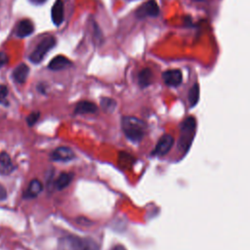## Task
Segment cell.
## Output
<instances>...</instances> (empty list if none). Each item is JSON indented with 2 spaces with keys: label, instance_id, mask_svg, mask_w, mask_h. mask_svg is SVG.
Masks as SVG:
<instances>
[{
  "label": "cell",
  "instance_id": "cell-1",
  "mask_svg": "<svg viewBox=\"0 0 250 250\" xmlns=\"http://www.w3.org/2000/svg\"><path fill=\"white\" fill-rule=\"evenodd\" d=\"M59 250H100V245L90 237L67 235L58 242Z\"/></svg>",
  "mask_w": 250,
  "mask_h": 250
},
{
  "label": "cell",
  "instance_id": "cell-2",
  "mask_svg": "<svg viewBox=\"0 0 250 250\" xmlns=\"http://www.w3.org/2000/svg\"><path fill=\"white\" fill-rule=\"evenodd\" d=\"M121 127L125 136L134 143L140 142L147 132L146 122L135 117H123Z\"/></svg>",
  "mask_w": 250,
  "mask_h": 250
},
{
  "label": "cell",
  "instance_id": "cell-3",
  "mask_svg": "<svg viewBox=\"0 0 250 250\" xmlns=\"http://www.w3.org/2000/svg\"><path fill=\"white\" fill-rule=\"evenodd\" d=\"M197 122L193 117L186 118L180 127V138L178 141V148L182 152H186L193 140L196 133Z\"/></svg>",
  "mask_w": 250,
  "mask_h": 250
},
{
  "label": "cell",
  "instance_id": "cell-4",
  "mask_svg": "<svg viewBox=\"0 0 250 250\" xmlns=\"http://www.w3.org/2000/svg\"><path fill=\"white\" fill-rule=\"evenodd\" d=\"M56 45V39L53 36H48L43 38L32 52L30 56L31 62L33 64H39L46 56V54L51 51Z\"/></svg>",
  "mask_w": 250,
  "mask_h": 250
},
{
  "label": "cell",
  "instance_id": "cell-5",
  "mask_svg": "<svg viewBox=\"0 0 250 250\" xmlns=\"http://www.w3.org/2000/svg\"><path fill=\"white\" fill-rule=\"evenodd\" d=\"M174 144V138L171 135H163L157 142L151 154L154 156H163L167 153Z\"/></svg>",
  "mask_w": 250,
  "mask_h": 250
},
{
  "label": "cell",
  "instance_id": "cell-6",
  "mask_svg": "<svg viewBox=\"0 0 250 250\" xmlns=\"http://www.w3.org/2000/svg\"><path fill=\"white\" fill-rule=\"evenodd\" d=\"M158 14L159 7L155 0H149L136 11V16L139 19H144L146 17H157Z\"/></svg>",
  "mask_w": 250,
  "mask_h": 250
},
{
  "label": "cell",
  "instance_id": "cell-7",
  "mask_svg": "<svg viewBox=\"0 0 250 250\" xmlns=\"http://www.w3.org/2000/svg\"><path fill=\"white\" fill-rule=\"evenodd\" d=\"M162 79L166 85L177 87L183 81V74L180 69H168L162 73Z\"/></svg>",
  "mask_w": 250,
  "mask_h": 250
},
{
  "label": "cell",
  "instance_id": "cell-8",
  "mask_svg": "<svg viewBox=\"0 0 250 250\" xmlns=\"http://www.w3.org/2000/svg\"><path fill=\"white\" fill-rule=\"evenodd\" d=\"M75 157V154L73 150L70 148L67 147H60L57 148L55 150L52 151L50 158L53 161H61V162H67L70 161Z\"/></svg>",
  "mask_w": 250,
  "mask_h": 250
},
{
  "label": "cell",
  "instance_id": "cell-9",
  "mask_svg": "<svg viewBox=\"0 0 250 250\" xmlns=\"http://www.w3.org/2000/svg\"><path fill=\"white\" fill-rule=\"evenodd\" d=\"M16 166L14 165L12 158L6 151L0 152V174L8 176L14 172Z\"/></svg>",
  "mask_w": 250,
  "mask_h": 250
},
{
  "label": "cell",
  "instance_id": "cell-10",
  "mask_svg": "<svg viewBox=\"0 0 250 250\" xmlns=\"http://www.w3.org/2000/svg\"><path fill=\"white\" fill-rule=\"evenodd\" d=\"M43 191V184L38 179H33L30 182L28 189L24 193L25 200L35 199Z\"/></svg>",
  "mask_w": 250,
  "mask_h": 250
},
{
  "label": "cell",
  "instance_id": "cell-11",
  "mask_svg": "<svg viewBox=\"0 0 250 250\" xmlns=\"http://www.w3.org/2000/svg\"><path fill=\"white\" fill-rule=\"evenodd\" d=\"M51 18L52 22L55 26L60 27L64 22V3L62 0H57L51 10Z\"/></svg>",
  "mask_w": 250,
  "mask_h": 250
},
{
  "label": "cell",
  "instance_id": "cell-12",
  "mask_svg": "<svg viewBox=\"0 0 250 250\" xmlns=\"http://www.w3.org/2000/svg\"><path fill=\"white\" fill-rule=\"evenodd\" d=\"M97 112H98V107L94 103L89 101L79 102L74 109L75 115H90V114H96Z\"/></svg>",
  "mask_w": 250,
  "mask_h": 250
},
{
  "label": "cell",
  "instance_id": "cell-13",
  "mask_svg": "<svg viewBox=\"0 0 250 250\" xmlns=\"http://www.w3.org/2000/svg\"><path fill=\"white\" fill-rule=\"evenodd\" d=\"M34 32V26L33 22L30 20H23L21 21L16 29V34L18 37L24 38L27 36H30Z\"/></svg>",
  "mask_w": 250,
  "mask_h": 250
},
{
  "label": "cell",
  "instance_id": "cell-14",
  "mask_svg": "<svg viewBox=\"0 0 250 250\" xmlns=\"http://www.w3.org/2000/svg\"><path fill=\"white\" fill-rule=\"evenodd\" d=\"M71 66V62L65 56L59 55L51 60L48 68L51 70H62Z\"/></svg>",
  "mask_w": 250,
  "mask_h": 250
},
{
  "label": "cell",
  "instance_id": "cell-15",
  "mask_svg": "<svg viewBox=\"0 0 250 250\" xmlns=\"http://www.w3.org/2000/svg\"><path fill=\"white\" fill-rule=\"evenodd\" d=\"M30 73V67L26 64H20L13 71V78L17 83L23 84L27 81Z\"/></svg>",
  "mask_w": 250,
  "mask_h": 250
},
{
  "label": "cell",
  "instance_id": "cell-16",
  "mask_svg": "<svg viewBox=\"0 0 250 250\" xmlns=\"http://www.w3.org/2000/svg\"><path fill=\"white\" fill-rule=\"evenodd\" d=\"M152 80H153V74H152L151 69L146 67L140 71V73L138 75V82H139L140 87L146 88V87L150 86L151 84Z\"/></svg>",
  "mask_w": 250,
  "mask_h": 250
},
{
  "label": "cell",
  "instance_id": "cell-17",
  "mask_svg": "<svg viewBox=\"0 0 250 250\" xmlns=\"http://www.w3.org/2000/svg\"><path fill=\"white\" fill-rule=\"evenodd\" d=\"M72 179H73V174L72 173H62L58 177V179L56 180V183H55L56 189L59 190V191H62L64 189H66L67 187L69 186Z\"/></svg>",
  "mask_w": 250,
  "mask_h": 250
},
{
  "label": "cell",
  "instance_id": "cell-18",
  "mask_svg": "<svg viewBox=\"0 0 250 250\" xmlns=\"http://www.w3.org/2000/svg\"><path fill=\"white\" fill-rule=\"evenodd\" d=\"M100 104L103 111L108 114L113 113L117 108V102L114 99L108 98V97H103L100 101Z\"/></svg>",
  "mask_w": 250,
  "mask_h": 250
},
{
  "label": "cell",
  "instance_id": "cell-19",
  "mask_svg": "<svg viewBox=\"0 0 250 250\" xmlns=\"http://www.w3.org/2000/svg\"><path fill=\"white\" fill-rule=\"evenodd\" d=\"M200 100V85L198 83L194 84L189 92V102L191 107H195Z\"/></svg>",
  "mask_w": 250,
  "mask_h": 250
},
{
  "label": "cell",
  "instance_id": "cell-20",
  "mask_svg": "<svg viewBox=\"0 0 250 250\" xmlns=\"http://www.w3.org/2000/svg\"><path fill=\"white\" fill-rule=\"evenodd\" d=\"M8 88L6 85L0 84V104L1 105H8L7 97H8Z\"/></svg>",
  "mask_w": 250,
  "mask_h": 250
},
{
  "label": "cell",
  "instance_id": "cell-21",
  "mask_svg": "<svg viewBox=\"0 0 250 250\" xmlns=\"http://www.w3.org/2000/svg\"><path fill=\"white\" fill-rule=\"evenodd\" d=\"M40 113L39 112H33L27 117V123L29 126H33L39 119Z\"/></svg>",
  "mask_w": 250,
  "mask_h": 250
},
{
  "label": "cell",
  "instance_id": "cell-22",
  "mask_svg": "<svg viewBox=\"0 0 250 250\" xmlns=\"http://www.w3.org/2000/svg\"><path fill=\"white\" fill-rule=\"evenodd\" d=\"M8 62H9V58H8L7 54L4 52H0V67H2L3 66L7 65Z\"/></svg>",
  "mask_w": 250,
  "mask_h": 250
},
{
  "label": "cell",
  "instance_id": "cell-23",
  "mask_svg": "<svg viewBox=\"0 0 250 250\" xmlns=\"http://www.w3.org/2000/svg\"><path fill=\"white\" fill-rule=\"evenodd\" d=\"M6 199H7V191L1 184H0V201H4Z\"/></svg>",
  "mask_w": 250,
  "mask_h": 250
},
{
  "label": "cell",
  "instance_id": "cell-24",
  "mask_svg": "<svg viewBox=\"0 0 250 250\" xmlns=\"http://www.w3.org/2000/svg\"><path fill=\"white\" fill-rule=\"evenodd\" d=\"M46 0H31V2H33V4L39 5V4H43Z\"/></svg>",
  "mask_w": 250,
  "mask_h": 250
},
{
  "label": "cell",
  "instance_id": "cell-25",
  "mask_svg": "<svg viewBox=\"0 0 250 250\" xmlns=\"http://www.w3.org/2000/svg\"><path fill=\"white\" fill-rule=\"evenodd\" d=\"M113 250H126V248L122 245H117V246H115V248Z\"/></svg>",
  "mask_w": 250,
  "mask_h": 250
}]
</instances>
